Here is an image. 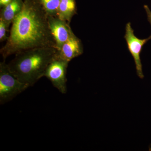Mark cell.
Here are the masks:
<instances>
[{
  "mask_svg": "<svg viewBox=\"0 0 151 151\" xmlns=\"http://www.w3.org/2000/svg\"><path fill=\"white\" fill-rule=\"evenodd\" d=\"M48 17L39 1L37 3L25 0L21 11L12 23L6 43L1 49V53L4 59L12 55L30 49L55 47Z\"/></svg>",
  "mask_w": 151,
  "mask_h": 151,
  "instance_id": "1",
  "label": "cell"
},
{
  "mask_svg": "<svg viewBox=\"0 0 151 151\" xmlns=\"http://www.w3.org/2000/svg\"><path fill=\"white\" fill-rule=\"evenodd\" d=\"M57 54L54 46L30 49L17 53L8 65L19 81L29 87L44 76L49 64Z\"/></svg>",
  "mask_w": 151,
  "mask_h": 151,
  "instance_id": "2",
  "label": "cell"
},
{
  "mask_svg": "<svg viewBox=\"0 0 151 151\" xmlns=\"http://www.w3.org/2000/svg\"><path fill=\"white\" fill-rule=\"evenodd\" d=\"M29 86L22 83L13 74L5 61L0 63V103L4 104L27 89Z\"/></svg>",
  "mask_w": 151,
  "mask_h": 151,
  "instance_id": "3",
  "label": "cell"
},
{
  "mask_svg": "<svg viewBox=\"0 0 151 151\" xmlns=\"http://www.w3.org/2000/svg\"><path fill=\"white\" fill-rule=\"evenodd\" d=\"M69 62L57 55L49 64L44 76L51 82L53 86L60 93L67 92L66 72Z\"/></svg>",
  "mask_w": 151,
  "mask_h": 151,
  "instance_id": "4",
  "label": "cell"
},
{
  "mask_svg": "<svg viewBox=\"0 0 151 151\" xmlns=\"http://www.w3.org/2000/svg\"><path fill=\"white\" fill-rule=\"evenodd\" d=\"M124 38L126 40L128 48L134 60L137 75L140 78H144L142 70V65L141 62L140 54L143 46L150 40L148 38L140 39L135 36L134 29H132L131 23H128L126 24V33Z\"/></svg>",
  "mask_w": 151,
  "mask_h": 151,
  "instance_id": "5",
  "label": "cell"
},
{
  "mask_svg": "<svg viewBox=\"0 0 151 151\" xmlns=\"http://www.w3.org/2000/svg\"><path fill=\"white\" fill-rule=\"evenodd\" d=\"M48 16L52 35L55 42V47L58 51H59L63 44L74 33L67 22L58 17Z\"/></svg>",
  "mask_w": 151,
  "mask_h": 151,
  "instance_id": "6",
  "label": "cell"
},
{
  "mask_svg": "<svg viewBox=\"0 0 151 151\" xmlns=\"http://www.w3.org/2000/svg\"><path fill=\"white\" fill-rule=\"evenodd\" d=\"M83 52L81 41L73 34L58 51V55L69 62L71 60L81 55Z\"/></svg>",
  "mask_w": 151,
  "mask_h": 151,
  "instance_id": "7",
  "label": "cell"
},
{
  "mask_svg": "<svg viewBox=\"0 0 151 151\" xmlns=\"http://www.w3.org/2000/svg\"><path fill=\"white\" fill-rule=\"evenodd\" d=\"M22 0H12L7 5L4 6L1 13V18L9 27L11 24L21 11L23 5Z\"/></svg>",
  "mask_w": 151,
  "mask_h": 151,
  "instance_id": "8",
  "label": "cell"
},
{
  "mask_svg": "<svg viewBox=\"0 0 151 151\" xmlns=\"http://www.w3.org/2000/svg\"><path fill=\"white\" fill-rule=\"evenodd\" d=\"M76 14L75 0H60L58 16L59 18L69 23Z\"/></svg>",
  "mask_w": 151,
  "mask_h": 151,
  "instance_id": "9",
  "label": "cell"
},
{
  "mask_svg": "<svg viewBox=\"0 0 151 151\" xmlns=\"http://www.w3.org/2000/svg\"><path fill=\"white\" fill-rule=\"evenodd\" d=\"M49 16H58L60 0H39Z\"/></svg>",
  "mask_w": 151,
  "mask_h": 151,
  "instance_id": "10",
  "label": "cell"
},
{
  "mask_svg": "<svg viewBox=\"0 0 151 151\" xmlns=\"http://www.w3.org/2000/svg\"><path fill=\"white\" fill-rule=\"evenodd\" d=\"M8 27L4 21L3 19L0 18V41H4L6 40H7L6 32L8 29Z\"/></svg>",
  "mask_w": 151,
  "mask_h": 151,
  "instance_id": "11",
  "label": "cell"
},
{
  "mask_svg": "<svg viewBox=\"0 0 151 151\" xmlns=\"http://www.w3.org/2000/svg\"><path fill=\"white\" fill-rule=\"evenodd\" d=\"M144 8H145V10L146 13H147L148 20L150 23V24L151 26V11L150 10V8H149L148 6L147 5L144 6ZM148 38L150 40L151 39V35Z\"/></svg>",
  "mask_w": 151,
  "mask_h": 151,
  "instance_id": "12",
  "label": "cell"
},
{
  "mask_svg": "<svg viewBox=\"0 0 151 151\" xmlns=\"http://www.w3.org/2000/svg\"><path fill=\"white\" fill-rule=\"evenodd\" d=\"M12 0H0V5L2 6H5L12 1Z\"/></svg>",
  "mask_w": 151,
  "mask_h": 151,
  "instance_id": "13",
  "label": "cell"
}]
</instances>
